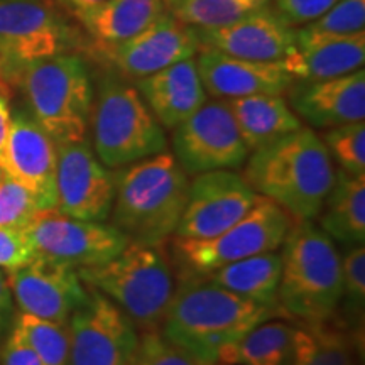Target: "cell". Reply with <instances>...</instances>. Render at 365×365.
I'll use <instances>...</instances> for the list:
<instances>
[{
    "mask_svg": "<svg viewBox=\"0 0 365 365\" xmlns=\"http://www.w3.org/2000/svg\"><path fill=\"white\" fill-rule=\"evenodd\" d=\"M277 312L242 298L207 276L190 274L175 289L161 335L200 365H213L225 346Z\"/></svg>",
    "mask_w": 365,
    "mask_h": 365,
    "instance_id": "1",
    "label": "cell"
},
{
    "mask_svg": "<svg viewBox=\"0 0 365 365\" xmlns=\"http://www.w3.org/2000/svg\"><path fill=\"white\" fill-rule=\"evenodd\" d=\"M242 176L296 220H313L333 188L335 166L322 137L301 127L252 150Z\"/></svg>",
    "mask_w": 365,
    "mask_h": 365,
    "instance_id": "2",
    "label": "cell"
},
{
    "mask_svg": "<svg viewBox=\"0 0 365 365\" xmlns=\"http://www.w3.org/2000/svg\"><path fill=\"white\" fill-rule=\"evenodd\" d=\"M112 225L130 242L161 245L175 235L188 200V175L170 153L140 159L113 175Z\"/></svg>",
    "mask_w": 365,
    "mask_h": 365,
    "instance_id": "3",
    "label": "cell"
},
{
    "mask_svg": "<svg viewBox=\"0 0 365 365\" xmlns=\"http://www.w3.org/2000/svg\"><path fill=\"white\" fill-rule=\"evenodd\" d=\"M277 304L307 325L327 323L341 299L340 252L312 220H296L281 245Z\"/></svg>",
    "mask_w": 365,
    "mask_h": 365,
    "instance_id": "4",
    "label": "cell"
},
{
    "mask_svg": "<svg viewBox=\"0 0 365 365\" xmlns=\"http://www.w3.org/2000/svg\"><path fill=\"white\" fill-rule=\"evenodd\" d=\"M76 271L86 287L107 296L135 328L143 331L161 328L175 294V277L159 245L129 242L112 261Z\"/></svg>",
    "mask_w": 365,
    "mask_h": 365,
    "instance_id": "5",
    "label": "cell"
},
{
    "mask_svg": "<svg viewBox=\"0 0 365 365\" xmlns=\"http://www.w3.org/2000/svg\"><path fill=\"white\" fill-rule=\"evenodd\" d=\"M33 117L56 144L85 140L93 108V85L85 59L63 53L22 68Z\"/></svg>",
    "mask_w": 365,
    "mask_h": 365,
    "instance_id": "6",
    "label": "cell"
},
{
    "mask_svg": "<svg viewBox=\"0 0 365 365\" xmlns=\"http://www.w3.org/2000/svg\"><path fill=\"white\" fill-rule=\"evenodd\" d=\"M93 112L95 154L105 168H124L164 153L168 140L134 86L117 76L103 78Z\"/></svg>",
    "mask_w": 365,
    "mask_h": 365,
    "instance_id": "7",
    "label": "cell"
},
{
    "mask_svg": "<svg viewBox=\"0 0 365 365\" xmlns=\"http://www.w3.org/2000/svg\"><path fill=\"white\" fill-rule=\"evenodd\" d=\"M291 225L289 213L261 195L247 215L222 234L210 239L176 237V261L185 266L188 274L207 276L227 264L281 249Z\"/></svg>",
    "mask_w": 365,
    "mask_h": 365,
    "instance_id": "8",
    "label": "cell"
},
{
    "mask_svg": "<svg viewBox=\"0 0 365 365\" xmlns=\"http://www.w3.org/2000/svg\"><path fill=\"white\" fill-rule=\"evenodd\" d=\"M76 44V31L49 0H0V66L22 70Z\"/></svg>",
    "mask_w": 365,
    "mask_h": 365,
    "instance_id": "9",
    "label": "cell"
},
{
    "mask_svg": "<svg viewBox=\"0 0 365 365\" xmlns=\"http://www.w3.org/2000/svg\"><path fill=\"white\" fill-rule=\"evenodd\" d=\"M24 230L36 255L75 269L102 266L130 242L112 223L80 220L56 208L39 210Z\"/></svg>",
    "mask_w": 365,
    "mask_h": 365,
    "instance_id": "10",
    "label": "cell"
},
{
    "mask_svg": "<svg viewBox=\"0 0 365 365\" xmlns=\"http://www.w3.org/2000/svg\"><path fill=\"white\" fill-rule=\"evenodd\" d=\"M173 130V156L188 176L234 171L244 166L250 154L225 100H207Z\"/></svg>",
    "mask_w": 365,
    "mask_h": 365,
    "instance_id": "11",
    "label": "cell"
},
{
    "mask_svg": "<svg viewBox=\"0 0 365 365\" xmlns=\"http://www.w3.org/2000/svg\"><path fill=\"white\" fill-rule=\"evenodd\" d=\"M88 291V301L68 319L66 365H129L139 344L135 325L107 296Z\"/></svg>",
    "mask_w": 365,
    "mask_h": 365,
    "instance_id": "12",
    "label": "cell"
},
{
    "mask_svg": "<svg viewBox=\"0 0 365 365\" xmlns=\"http://www.w3.org/2000/svg\"><path fill=\"white\" fill-rule=\"evenodd\" d=\"M259 193L232 170L202 173L190 181L188 200L175 235L210 239L235 225L257 203Z\"/></svg>",
    "mask_w": 365,
    "mask_h": 365,
    "instance_id": "13",
    "label": "cell"
},
{
    "mask_svg": "<svg viewBox=\"0 0 365 365\" xmlns=\"http://www.w3.org/2000/svg\"><path fill=\"white\" fill-rule=\"evenodd\" d=\"M56 210L68 217L105 222L112 213L113 175L85 140L56 144Z\"/></svg>",
    "mask_w": 365,
    "mask_h": 365,
    "instance_id": "14",
    "label": "cell"
},
{
    "mask_svg": "<svg viewBox=\"0 0 365 365\" xmlns=\"http://www.w3.org/2000/svg\"><path fill=\"white\" fill-rule=\"evenodd\" d=\"M6 274L12 298L22 313L51 322L68 323L73 312L90 298L75 267L43 255Z\"/></svg>",
    "mask_w": 365,
    "mask_h": 365,
    "instance_id": "15",
    "label": "cell"
},
{
    "mask_svg": "<svg viewBox=\"0 0 365 365\" xmlns=\"http://www.w3.org/2000/svg\"><path fill=\"white\" fill-rule=\"evenodd\" d=\"M56 143L33 115H12L0 171L33 193L39 210L56 208Z\"/></svg>",
    "mask_w": 365,
    "mask_h": 365,
    "instance_id": "16",
    "label": "cell"
},
{
    "mask_svg": "<svg viewBox=\"0 0 365 365\" xmlns=\"http://www.w3.org/2000/svg\"><path fill=\"white\" fill-rule=\"evenodd\" d=\"M198 49L193 29L178 21L173 14L164 12L134 38L103 46L102 53L124 75L139 80L193 58Z\"/></svg>",
    "mask_w": 365,
    "mask_h": 365,
    "instance_id": "17",
    "label": "cell"
},
{
    "mask_svg": "<svg viewBox=\"0 0 365 365\" xmlns=\"http://www.w3.org/2000/svg\"><path fill=\"white\" fill-rule=\"evenodd\" d=\"M193 33L200 48L252 61H282L296 48V31L269 4L234 24Z\"/></svg>",
    "mask_w": 365,
    "mask_h": 365,
    "instance_id": "18",
    "label": "cell"
},
{
    "mask_svg": "<svg viewBox=\"0 0 365 365\" xmlns=\"http://www.w3.org/2000/svg\"><path fill=\"white\" fill-rule=\"evenodd\" d=\"M196 68L208 95L240 98L250 95H282L294 83L282 61H252L200 48Z\"/></svg>",
    "mask_w": 365,
    "mask_h": 365,
    "instance_id": "19",
    "label": "cell"
},
{
    "mask_svg": "<svg viewBox=\"0 0 365 365\" xmlns=\"http://www.w3.org/2000/svg\"><path fill=\"white\" fill-rule=\"evenodd\" d=\"M289 100L293 112L314 129L364 122L365 118V71L327 80H299L291 85Z\"/></svg>",
    "mask_w": 365,
    "mask_h": 365,
    "instance_id": "20",
    "label": "cell"
},
{
    "mask_svg": "<svg viewBox=\"0 0 365 365\" xmlns=\"http://www.w3.org/2000/svg\"><path fill=\"white\" fill-rule=\"evenodd\" d=\"M137 91L166 129H176L208 100L193 58L139 78Z\"/></svg>",
    "mask_w": 365,
    "mask_h": 365,
    "instance_id": "21",
    "label": "cell"
},
{
    "mask_svg": "<svg viewBox=\"0 0 365 365\" xmlns=\"http://www.w3.org/2000/svg\"><path fill=\"white\" fill-rule=\"evenodd\" d=\"M365 61V31L335 38H299L282 65L294 80H327L360 70Z\"/></svg>",
    "mask_w": 365,
    "mask_h": 365,
    "instance_id": "22",
    "label": "cell"
},
{
    "mask_svg": "<svg viewBox=\"0 0 365 365\" xmlns=\"http://www.w3.org/2000/svg\"><path fill=\"white\" fill-rule=\"evenodd\" d=\"M225 103L250 153L303 127L282 95H250Z\"/></svg>",
    "mask_w": 365,
    "mask_h": 365,
    "instance_id": "23",
    "label": "cell"
},
{
    "mask_svg": "<svg viewBox=\"0 0 365 365\" xmlns=\"http://www.w3.org/2000/svg\"><path fill=\"white\" fill-rule=\"evenodd\" d=\"M164 12L163 0H103L75 16L103 48L134 38Z\"/></svg>",
    "mask_w": 365,
    "mask_h": 365,
    "instance_id": "24",
    "label": "cell"
},
{
    "mask_svg": "<svg viewBox=\"0 0 365 365\" xmlns=\"http://www.w3.org/2000/svg\"><path fill=\"white\" fill-rule=\"evenodd\" d=\"M319 228L341 245L365 240V175L335 171V182L318 213Z\"/></svg>",
    "mask_w": 365,
    "mask_h": 365,
    "instance_id": "25",
    "label": "cell"
},
{
    "mask_svg": "<svg viewBox=\"0 0 365 365\" xmlns=\"http://www.w3.org/2000/svg\"><path fill=\"white\" fill-rule=\"evenodd\" d=\"M282 271L281 254L264 252L227 264L207 274L210 281L262 307L279 309L277 287Z\"/></svg>",
    "mask_w": 365,
    "mask_h": 365,
    "instance_id": "26",
    "label": "cell"
},
{
    "mask_svg": "<svg viewBox=\"0 0 365 365\" xmlns=\"http://www.w3.org/2000/svg\"><path fill=\"white\" fill-rule=\"evenodd\" d=\"M294 330L286 322H266L255 325L235 344L225 346L218 362L227 365H293Z\"/></svg>",
    "mask_w": 365,
    "mask_h": 365,
    "instance_id": "27",
    "label": "cell"
},
{
    "mask_svg": "<svg viewBox=\"0 0 365 365\" xmlns=\"http://www.w3.org/2000/svg\"><path fill=\"white\" fill-rule=\"evenodd\" d=\"M293 365H357L352 344L344 331L327 323L294 330Z\"/></svg>",
    "mask_w": 365,
    "mask_h": 365,
    "instance_id": "28",
    "label": "cell"
},
{
    "mask_svg": "<svg viewBox=\"0 0 365 365\" xmlns=\"http://www.w3.org/2000/svg\"><path fill=\"white\" fill-rule=\"evenodd\" d=\"M271 0H178L173 16L193 29H218L240 21Z\"/></svg>",
    "mask_w": 365,
    "mask_h": 365,
    "instance_id": "29",
    "label": "cell"
},
{
    "mask_svg": "<svg viewBox=\"0 0 365 365\" xmlns=\"http://www.w3.org/2000/svg\"><path fill=\"white\" fill-rule=\"evenodd\" d=\"M16 328L44 365H66L70 352L68 323H56L29 313H21Z\"/></svg>",
    "mask_w": 365,
    "mask_h": 365,
    "instance_id": "30",
    "label": "cell"
},
{
    "mask_svg": "<svg viewBox=\"0 0 365 365\" xmlns=\"http://www.w3.org/2000/svg\"><path fill=\"white\" fill-rule=\"evenodd\" d=\"M365 31V0H339L330 11L296 31L299 38H335Z\"/></svg>",
    "mask_w": 365,
    "mask_h": 365,
    "instance_id": "31",
    "label": "cell"
},
{
    "mask_svg": "<svg viewBox=\"0 0 365 365\" xmlns=\"http://www.w3.org/2000/svg\"><path fill=\"white\" fill-rule=\"evenodd\" d=\"M330 156L335 158L340 170L349 175H365V124L352 122L327 129L323 135Z\"/></svg>",
    "mask_w": 365,
    "mask_h": 365,
    "instance_id": "32",
    "label": "cell"
},
{
    "mask_svg": "<svg viewBox=\"0 0 365 365\" xmlns=\"http://www.w3.org/2000/svg\"><path fill=\"white\" fill-rule=\"evenodd\" d=\"M38 212L33 193L0 171V228H26Z\"/></svg>",
    "mask_w": 365,
    "mask_h": 365,
    "instance_id": "33",
    "label": "cell"
},
{
    "mask_svg": "<svg viewBox=\"0 0 365 365\" xmlns=\"http://www.w3.org/2000/svg\"><path fill=\"white\" fill-rule=\"evenodd\" d=\"M340 255L341 266V299L344 307L355 317L362 314L365 303V249L364 244L346 245Z\"/></svg>",
    "mask_w": 365,
    "mask_h": 365,
    "instance_id": "34",
    "label": "cell"
},
{
    "mask_svg": "<svg viewBox=\"0 0 365 365\" xmlns=\"http://www.w3.org/2000/svg\"><path fill=\"white\" fill-rule=\"evenodd\" d=\"M129 365H200L196 360L171 344L161 331H144Z\"/></svg>",
    "mask_w": 365,
    "mask_h": 365,
    "instance_id": "35",
    "label": "cell"
},
{
    "mask_svg": "<svg viewBox=\"0 0 365 365\" xmlns=\"http://www.w3.org/2000/svg\"><path fill=\"white\" fill-rule=\"evenodd\" d=\"M34 257L36 252L24 228H0V269L11 271Z\"/></svg>",
    "mask_w": 365,
    "mask_h": 365,
    "instance_id": "36",
    "label": "cell"
},
{
    "mask_svg": "<svg viewBox=\"0 0 365 365\" xmlns=\"http://www.w3.org/2000/svg\"><path fill=\"white\" fill-rule=\"evenodd\" d=\"M339 0H276V11L291 27L307 26L330 11Z\"/></svg>",
    "mask_w": 365,
    "mask_h": 365,
    "instance_id": "37",
    "label": "cell"
},
{
    "mask_svg": "<svg viewBox=\"0 0 365 365\" xmlns=\"http://www.w3.org/2000/svg\"><path fill=\"white\" fill-rule=\"evenodd\" d=\"M2 365H44L38 354L27 345L19 331L14 328L2 350Z\"/></svg>",
    "mask_w": 365,
    "mask_h": 365,
    "instance_id": "38",
    "label": "cell"
},
{
    "mask_svg": "<svg viewBox=\"0 0 365 365\" xmlns=\"http://www.w3.org/2000/svg\"><path fill=\"white\" fill-rule=\"evenodd\" d=\"M12 124V110L6 95L0 91V158H2L4 148H6L9 132H11Z\"/></svg>",
    "mask_w": 365,
    "mask_h": 365,
    "instance_id": "39",
    "label": "cell"
},
{
    "mask_svg": "<svg viewBox=\"0 0 365 365\" xmlns=\"http://www.w3.org/2000/svg\"><path fill=\"white\" fill-rule=\"evenodd\" d=\"M12 299L14 298L7 281V274L0 269V327L6 323V319L12 312Z\"/></svg>",
    "mask_w": 365,
    "mask_h": 365,
    "instance_id": "40",
    "label": "cell"
},
{
    "mask_svg": "<svg viewBox=\"0 0 365 365\" xmlns=\"http://www.w3.org/2000/svg\"><path fill=\"white\" fill-rule=\"evenodd\" d=\"M61 2L66 4V6L70 7L73 12L78 14L81 11H86V9L97 6V4L103 2V0H61Z\"/></svg>",
    "mask_w": 365,
    "mask_h": 365,
    "instance_id": "41",
    "label": "cell"
},
{
    "mask_svg": "<svg viewBox=\"0 0 365 365\" xmlns=\"http://www.w3.org/2000/svg\"><path fill=\"white\" fill-rule=\"evenodd\" d=\"M163 2H164V4H170V6H175L178 0H163Z\"/></svg>",
    "mask_w": 365,
    "mask_h": 365,
    "instance_id": "42",
    "label": "cell"
},
{
    "mask_svg": "<svg viewBox=\"0 0 365 365\" xmlns=\"http://www.w3.org/2000/svg\"><path fill=\"white\" fill-rule=\"evenodd\" d=\"M213 365H227V364H222V362H217V364H213Z\"/></svg>",
    "mask_w": 365,
    "mask_h": 365,
    "instance_id": "43",
    "label": "cell"
}]
</instances>
